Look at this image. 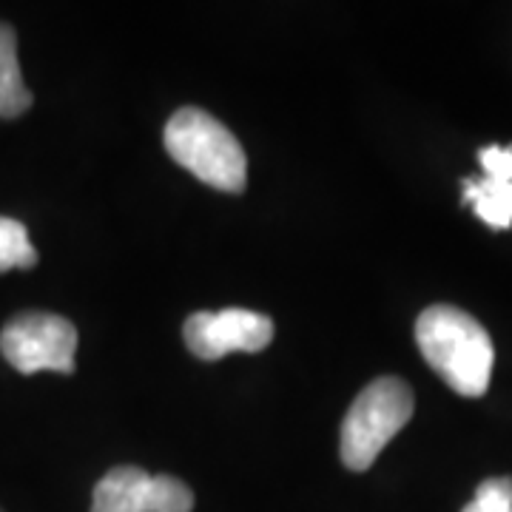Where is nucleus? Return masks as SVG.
I'll use <instances>...</instances> for the list:
<instances>
[{
  "instance_id": "obj_1",
  "label": "nucleus",
  "mask_w": 512,
  "mask_h": 512,
  "mask_svg": "<svg viewBox=\"0 0 512 512\" xmlns=\"http://www.w3.org/2000/svg\"><path fill=\"white\" fill-rule=\"evenodd\" d=\"M424 362L439 373L458 396H484L493 376L495 350L490 333L467 311L453 305H433L416 322Z\"/></svg>"
},
{
  "instance_id": "obj_2",
  "label": "nucleus",
  "mask_w": 512,
  "mask_h": 512,
  "mask_svg": "<svg viewBox=\"0 0 512 512\" xmlns=\"http://www.w3.org/2000/svg\"><path fill=\"white\" fill-rule=\"evenodd\" d=\"M165 151L197 180L228 194H239L248 160L239 140L217 117L202 109H180L165 123Z\"/></svg>"
},
{
  "instance_id": "obj_3",
  "label": "nucleus",
  "mask_w": 512,
  "mask_h": 512,
  "mask_svg": "<svg viewBox=\"0 0 512 512\" xmlns=\"http://www.w3.org/2000/svg\"><path fill=\"white\" fill-rule=\"evenodd\" d=\"M413 404L410 384L396 376H382L367 384L342 421L339 453L345 467L353 473H365L367 467H373L390 439L410 421Z\"/></svg>"
},
{
  "instance_id": "obj_4",
  "label": "nucleus",
  "mask_w": 512,
  "mask_h": 512,
  "mask_svg": "<svg viewBox=\"0 0 512 512\" xmlns=\"http://www.w3.org/2000/svg\"><path fill=\"white\" fill-rule=\"evenodd\" d=\"M0 353L23 376L40 370L72 373L77 330L57 313H20L0 333Z\"/></svg>"
},
{
  "instance_id": "obj_5",
  "label": "nucleus",
  "mask_w": 512,
  "mask_h": 512,
  "mask_svg": "<svg viewBox=\"0 0 512 512\" xmlns=\"http://www.w3.org/2000/svg\"><path fill=\"white\" fill-rule=\"evenodd\" d=\"M194 493L180 478L151 476L143 467L123 464L97 481L92 512H191Z\"/></svg>"
},
{
  "instance_id": "obj_6",
  "label": "nucleus",
  "mask_w": 512,
  "mask_h": 512,
  "mask_svg": "<svg viewBox=\"0 0 512 512\" xmlns=\"http://www.w3.org/2000/svg\"><path fill=\"white\" fill-rule=\"evenodd\" d=\"M183 333L185 345L197 359L217 362L237 350L256 353L268 348L274 339V322L262 313L245 311V308H225V311H202L188 316Z\"/></svg>"
},
{
  "instance_id": "obj_7",
  "label": "nucleus",
  "mask_w": 512,
  "mask_h": 512,
  "mask_svg": "<svg viewBox=\"0 0 512 512\" xmlns=\"http://www.w3.org/2000/svg\"><path fill=\"white\" fill-rule=\"evenodd\" d=\"M484 168L481 180H464V202L490 228H512V148L484 146L478 151Z\"/></svg>"
},
{
  "instance_id": "obj_8",
  "label": "nucleus",
  "mask_w": 512,
  "mask_h": 512,
  "mask_svg": "<svg viewBox=\"0 0 512 512\" xmlns=\"http://www.w3.org/2000/svg\"><path fill=\"white\" fill-rule=\"evenodd\" d=\"M32 92L23 83L18 63V35L12 26L0 23V117H20L32 106Z\"/></svg>"
},
{
  "instance_id": "obj_9",
  "label": "nucleus",
  "mask_w": 512,
  "mask_h": 512,
  "mask_svg": "<svg viewBox=\"0 0 512 512\" xmlns=\"http://www.w3.org/2000/svg\"><path fill=\"white\" fill-rule=\"evenodd\" d=\"M37 251L26 225L12 217H0V274L12 268H35Z\"/></svg>"
},
{
  "instance_id": "obj_10",
  "label": "nucleus",
  "mask_w": 512,
  "mask_h": 512,
  "mask_svg": "<svg viewBox=\"0 0 512 512\" xmlns=\"http://www.w3.org/2000/svg\"><path fill=\"white\" fill-rule=\"evenodd\" d=\"M461 512H512V478H487Z\"/></svg>"
}]
</instances>
